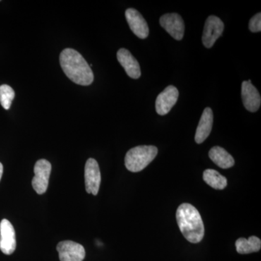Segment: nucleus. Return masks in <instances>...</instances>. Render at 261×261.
<instances>
[{
  "label": "nucleus",
  "mask_w": 261,
  "mask_h": 261,
  "mask_svg": "<svg viewBox=\"0 0 261 261\" xmlns=\"http://www.w3.org/2000/svg\"><path fill=\"white\" fill-rule=\"evenodd\" d=\"M178 90L174 86H168L159 94L155 102L156 112L160 116H165L176 105L178 98Z\"/></svg>",
  "instance_id": "1a4fd4ad"
},
{
  "label": "nucleus",
  "mask_w": 261,
  "mask_h": 261,
  "mask_svg": "<svg viewBox=\"0 0 261 261\" xmlns=\"http://www.w3.org/2000/svg\"><path fill=\"white\" fill-rule=\"evenodd\" d=\"M176 221L183 236L191 243H199L205 234L199 211L191 204L183 203L176 211Z\"/></svg>",
  "instance_id": "f03ea898"
},
{
  "label": "nucleus",
  "mask_w": 261,
  "mask_h": 261,
  "mask_svg": "<svg viewBox=\"0 0 261 261\" xmlns=\"http://www.w3.org/2000/svg\"><path fill=\"white\" fill-rule=\"evenodd\" d=\"M84 178L87 193L97 195L100 187L101 173L99 165L96 160H87L84 168Z\"/></svg>",
  "instance_id": "423d86ee"
},
{
  "label": "nucleus",
  "mask_w": 261,
  "mask_h": 261,
  "mask_svg": "<svg viewBox=\"0 0 261 261\" xmlns=\"http://www.w3.org/2000/svg\"><path fill=\"white\" fill-rule=\"evenodd\" d=\"M242 99L245 109L250 112H256L260 107V94L250 80L242 84Z\"/></svg>",
  "instance_id": "f8f14e48"
},
{
  "label": "nucleus",
  "mask_w": 261,
  "mask_h": 261,
  "mask_svg": "<svg viewBox=\"0 0 261 261\" xmlns=\"http://www.w3.org/2000/svg\"><path fill=\"white\" fill-rule=\"evenodd\" d=\"M203 179L206 184L215 190H224L227 186V179L216 170H205L203 173Z\"/></svg>",
  "instance_id": "f3484780"
},
{
  "label": "nucleus",
  "mask_w": 261,
  "mask_h": 261,
  "mask_svg": "<svg viewBox=\"0 0 261 261\" xmlns=\"http://www.w3.org/2000/svg\"><path fill=\"white\" fill-rule=\"evenodd\" d=\"M160 24L176 40H181L185 35V22L177 13H167L160 18Z\"/></svg>",
  "instance_id": "6e6552de"
},
{
  "label": "nucleus",
  "mask_w": 261,
  "mask_h": 261,
  "mask_svg": "<svg viewBox=\"0 0 261 261\" xmlns=\"http://www.w3.org/2000/svg\"><path fill=\"white\" fill-rule=\"evenodd\" d=\"M15 98L13 89L7 84L0 86V104L5 110H9Z\"/></svg>",
  "instance_id": "a211bd4d"
},
{
  "label": "nucleus",
  "mask_w": 261,
  "mask_h": 261,
  "mask_svg": "<svg viewBox=\"0 0 261 261\" xmlns=\"http://www.w3.org/2000/svg\"><path fill=\"white\" fill-rule=\"evenodd\" d=\"M224 30V24L219 17L210 15L206 20L202 34V43L206 48H211Z\"/></svg>",
  "instance_id": "39448f33"
},
{
  "label": "nucleus",
  "mask_w": 261,
  "mask_h": 261,
  "mask_svg": "<svg viewBox=\"0 0 261 261\" xmlns=\"http://www.w3.org/2000/svg\"><path fill=\"white\" fill-rule=\"evenodd\" d=\"M60 63L65 74L79 85L89 86L94 81L93 71L79 51L71 48L63 49Z\"/></svg>",
  "instance_id": "f257e3e1"
},
{
  "label": "nucleus",
  "mask_w": 261,
  "mask_h": 261,
  "mask_svg": "<svg viewBox=\"0 0 261 261\" xmlns=\"http://www.w3.org/2000/svg\"><path fill=\"white\" fill-rule=\"evenodd\" d=\"M51 171V163L47 160H39L36 163L34 166L35 176L32 179V187L39 195H43L47 191Z\"/></svg>",
  "instance_id": "20e7f679"
},
{
  "label": "nucleus",
  "mask_w": 261,
  "mask_h": 261,
  "mask_svg": "<svg viewBox=\"0 0 261 261\" xmlns=\"http://www.w3.org/2000/svg\"><path fill=\"white\" fill-rule=\"evenodd\" d=\"M117 59L120 64L124 68L127 75L134 80H138L141 76L140 63L132 56L128 49L121 48L117 53Z\"/></svg>",
  "instance_id": "ddd939ff"
},
{
  "label": "nucleus",
  "mask_w": 261,
  "mask_h": 261,
  "mask_svg": "<svg viewBox=\"0 0 261 261\" xmlns=\"http://www.w3.org/2000/svg\"><path fill=\"white\" fill-rule=\"evenodd\" d=\"M214 123V113L211 108H206L202 113L195 134V142L202 144L210 135Z\"/></svg>",
  "instance_id": "4468645a"
},
{
  "label": "nucleus",
  "mask_w": 261,
  "mask_h": 261,
  "mask_svg": "<svg viewBox=\"0 0 261 261\" xmlns=\"http://www.w3.org/2000/svg\"><path fill=\"white\" fill-rule=\"evenodd\" d=\"M127 22L132 32L140 39H145L149 36V27L144 17L138 10L128 8L125 13Z\"/></svg>",
  "instance_id": "9b49d317"
},
{
  "label": "nucleus",
  "mask_w": 261,
  "mask_h": 261,
  "mask_svg": "<svg viewBox=\"0 0 261 261\" xmlns=\"http://www.w3.org/2000/svg\"><path fill=\"white\" fill-rule=\"evenodd\" d=\"M158 152L159 150L154 146H137L127 152L125 166L130 172H140L155 159Z\"/></svg>",
  "instance_id": "7ed1b4c3"
},
{
  "label": "nucleus",
  "mask_w": 261,
  "mask_h": 261,
  "mask_svg": "<svg viewBox=\"0 0 261 261\" xmlns=\"http://www.w3.org/2000/svg\"><path fill=\"white\" fill-rule=\"evenodd\" d=\"M3 166L1 163H0V180H1L2 176H3Z\"/></svg>",
  "instance_id": "aec40b11"
},
{
  "label": "nucleus",
  "mask_w": 261,
  "mask_h": 261,
  "mask_svg": "<svg viewBox=\"0 0 261 261\" xmlns=\"http://www.w3.org/2000/svg\"><path fill=\"white\" fill-rule=\"evenodd\" d=\"M16 248V238L13 225L8 220L0 223V250L5 255H11Z\"/></svg>",
  "instance_id": "9d476101"
},
{
  "label": "nucleus",
  "mask_w": 261,
  "mask_h": 261,
  "mask_svg": "<svg viewBox=\"0 0 261 261\" xmlns=\"http://www.w3.org/2000/svg\"><path fill=\"white\" fill-rule=\"evenodd\" d=\"M209 157L213 162L224 169L231 168L234 165V159L232 156L226 149L218 146L211 149Z\"/></svg>",
  "instance_id": "2eb2a0df"
},
{
  "label": "nucleus",
  "mask_w": 261,
  "mask_h": 261,
  "mask_svg": "<svg viewBox=\"0 0 261 261\" xmlns=\"http://www.w3.org/2000/svg\"><path fill=\"white\" fill-rule=\"evenodd\" d=\"M249 29L252 32H260L261 31V13L254 15L249 22Z\"/></svg>",
  "instance_id": "6ab92c4d"
},
{
  "label": "nucleus",
  "mask_w": 261,
  "mask_h": 261,
  "mask_svg": "<svg viewBox=\"0 0 261 261\" xmlns=\"http://www.w3.org/2000/svg\"><path fill=\"white\" fill-rule=\"evenodd\" d=\"M237 251L240 254H250L260 250L261 241L257 237L251 236L248 239H238L235 243Z\"/></svg>",
  "instance_id": "dca6fc26"
},
{
  "label": "nucleus",
  "mask_w": 261,
  "mask_h": 261,
  "mask_svg": "<svg viewBox=\"0 0 261 261\" xmlns=\"http://www.w3.org/2000/svg\"><path fill=\"white\" fill-rule=\"evenodd\" d=\"M57 250L61 261H83L85 257V249L80 244L66 240L60 242Z\"/></svg>",
  "instance_id": "0eeeda50"
}]
</instances>
